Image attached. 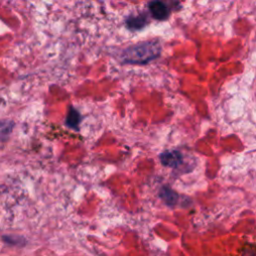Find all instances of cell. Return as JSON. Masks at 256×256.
<instances>
[{"mask_svg": "<svg viewBox=\"0 0 256 256\" xmlns=\"http://www.w3.org/2000/svg\"><path fill=\"white\" fill-rule=\"evenodd\" d=\"M161 53V45L158 41H144L129 46L123 50L121 59L126 64H147L156 59Z\"/></svg>", "mask_w": 256, "mask_h": 256, "instance_id": "cell-1", "label": "cell"}, {"mask_svg": "<svg viewBox=\"0 0 256 256\" xmlns=\"http://www.w3.org/2000/svg\"><path fill=\"white\" fill-rule=\"evenodd\" d=\"M183 160V155L177 150L164 151L160 154V161L164 166L176 168L178 167Z\"/></svg>", "mask_w": 256, "mask_h": 256, "instance_id": "cell-2", "label": "cell"}, {"mask_svg": "<svg viewBox=\"0 0 256 256\" xmlns=\"http://www.w3.org/2000/svg\"><path fill=\"white\" fill-rule=\"evenodd\" d=\"M148 9L153 18L157 20H165L168 18L170 10L166 3L162 1H151L148 3Z\"/></svg>", "mask_w": 256, "mask_h": 256, "instance_id": "cell-3", "label": "cell"}, {"mask_svg": "<svg viewBox=\"0 0 256 256\" xmlns=\"http://www.w3.org/2000/svg\"><path fill=\"white\" fill-rule=\"evenodd\" d=\"M125 24L129 30H140L147 24V17L144 14L131 15L126 19Z\"/></svg>", "mask_w": 256, "mask_h": 256, "instance_id": "cell-4", "label": "cell"}, {"mask_svg": "<svg viewBox=\"0 0 256 256\" xmlns=\"http://www.w3.org/2000/svg\"><path fill=\"white\" fill-rule=\"evenodd\" d=\"M81 122V115L80 113L72 106L69 107L68 111H67V115H66V125L74 130H78L79 124Z\"/></svg>", "mask_w": 256, "mask_h": 256, "instance_id": "cell-5", "label": "cell"}, {"mask_svg": "<svg viewBox=\"0 0 256 256\" xmlns=\"http://www.w3.org/2000/svg\"><path fill=\"white\" fill-rule=\"evenodd\" d=\"M159 196L168 206H174L178 200V194L175 191H173L170 187H167V186L161 187L159 191Z\"/></svg>", "mask_w": 256, "mask_h": 256, "instance_id": "cell-6", "label": "cell"}, {"mask_svg": "<svg viewBox=\"0 0 256 256\" xmlns=\"http://www.w3.org/2000/svg\"><path fill=\"white\" fill-rule=\"evenodd\" d=\"M1 239L6 244L13 245V246H18V247L25 246L26 243H27V240L24 237L18 236V235H2Z\"/></svg>", "mask_w": 256, "mask_h": 256, "instance_id": "cell-7", "label": "cell"}, {"mask_svg": "<svg viewBox=\"0 0 256 256\" xmlns=\"http://www.w3.org/2000/svg\"><path fill=\"white\" fill-rule=\"evenodd\" d=\"M14 123L9 120H0V140H4L12 132Z\"/></svg>", "mask_w": 256, "mask_h": 256, "instance_id": "cell-8", "label": "cell"}]
</instances>
